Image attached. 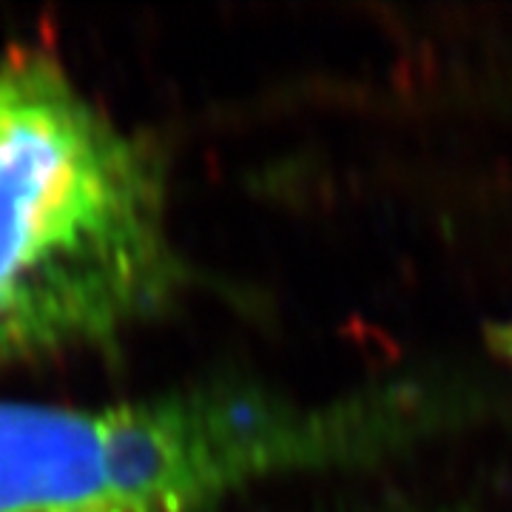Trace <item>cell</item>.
<instances>
[{
	"instance_id": "1",
	"label": "cell",
	"mask_w": 512,
	"mask_h": 512,
	"mask_svg": "<svg viewBox=\"0 0 512 512\" xmlns=\"http://www.w3.org/2000/svg\"><path fill=\"white\" fill-rule=\"evenodd\" d=\"M188 282L163 157L49 52L0 60V373L106 348Z\"/></svg>"
},
{
	"instance_id": "3",
	"label": "cell",
	"mask_w": 512,
	"mask_h": 512,
	"mask_svg": "<svg viewBox=\"0 0 512 512\" xmlns=\"http://www.w3.org/2000/svg\"><path fill=\"white\" fill-rule=\"evenodd\" d=\"M490 339H493V348L512 362V328H495Z\"/></svg>"
},
{
	"instance_id": "2",
	"label": "cell",
	"mask_w": 512,
	"mask_h": 512,
	"mask_svg": "<svg viewBox=\"0 0 512 512\" xmlns=\"http://www.w3.org/2000/svg\"><path fill=\"white\" fill-rule=\"evenodd\" d=\"M467 410L421 376L313 404L245 382L97 407L0 399V512H222L265 481L399 453Z\"/></svg>"
}]
</instances>
